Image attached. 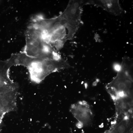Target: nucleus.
<instances>
[{
	"label": "nucleus",
	"instance_id": "nucleus-6",
	"mask_svg": "<svg viewBox=\"0 0 133 133\" xmlns=\"http://www.w3.org/2000/svg\"><path fill=\"white\" fill-rule=\"evenodd\" d=\"M53 59L55 61L59 60L60 59V57L58 54L54 52H53Z\"/></svg>",
	"mask_w": 133,
	"mask_h": 133
},
{
	"label": "nucleus",
	"instance_id": "nucleus-3",
	"mask_svg": "<svg viewBox=\"0 0 133 133\" xmlns=\"http://www.w3.org/2000/svg\"><path fill=\"white\" fill-rule=\"evenodd\" d=\"M105 133H133V127L126 119L121 122Z\"/></svg>",
	"mask_w": 133,
	"mask_h": 133
},
{
	"label": "nucleus",
	"instance_id": "nucleus-5",
	"mask_svg": "<svg viewBox=\"0 0 133 133\" xmlns=\"http://www.w3.org/2000/svg\"><path fill=\"white\" fill-rule=\"evenodd\" d=\"M47 70L49 73L52 71L54 69V66L52 64H48L47 66Z\"/></svg>",
	"mask_w": 133,
	"mask_h": 133
},
{
	"label": "nucleus",
	"instance_id": "nucleus-7",
	"mask_svg": "<svg viewBox=\"0 0 133 133\" xmlns=\"http://www.w3.org/2000/svg\"><path fill=\"white\" fill-rule=\"evenodd\" d=\"M121 67V66H120V65H118L116 64L114 68L116 70L119 71Z\"/></svg>",
	"mask_w": 133,
	"mask_h": 133
},
{
	"label": "nucleus",
	"instance_id": "nucleus-2",
	"mask_svg": "<svg viewBox=\"0 0 133 133\" xmlns=\"http://www.w3.org/2000/svg\"><path fill=\"white\" fill-rule=\"evenodd\" d=\"M93 2L91 3L100 6L115 15H120L122 11L118 0H99Z\"/></svg>",
	"mask_w": 133,
	"mask_h": 133
},
{
	"label": "nucleus",
	"instance_id": "nucleus-1",
	"mask_svg": "<svg viewBox=\"0 0 133 133\" xmlns=\"http://www.w3.org/2000/svg\"><path fill=\"white\" fill-rule=\"evenodd\" d=\"M70 112L83 126L89 124L91 122L92 114L89 106L84 101L72 104L70 108Z\"/></svg>",
	"mask_w": 133,
	"mask_h": 133
},
{
	"label": "nucleus",
	"instance_id": "nucleus-4",
	"mask_svg": "<svg viewBox=\"0 0 133 133\" xmlns=\"http://www.w3.org/2000/svg\"><path fill=\"white\" fill-rule=\"evenodd\" d=\"M63 42L60 40H57L55 41V45L56 47L59 49L61 48L63 46Z\"/></svg>",
	"mask_w": 133,
	"mask_h": 133
}]
</instances>
